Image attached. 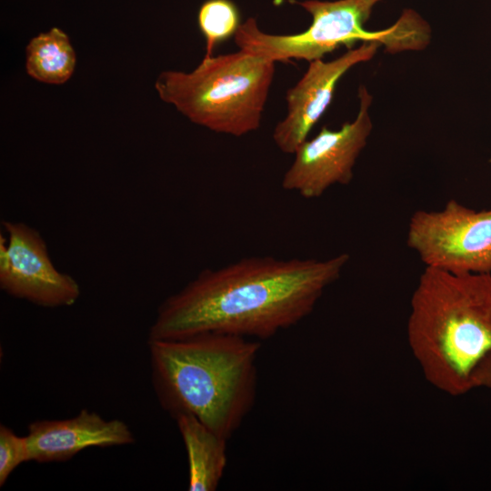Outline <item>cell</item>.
I'll list each match as a JSON object with an SVG mask.
<instances>
[{
    "mask_svg": "<svg viewBox=\"0 0 491 491\" xmlns=\"http://www.w3.org/2000/svg\"><path fill=\"white\" fill-rule=\"evenodd\" d=\"M349 260L264 256L204 269L159 306L148 340L207 332L267 339L308 316Z\"/></svg>",
    "mask_w": 491,
    "mask_h": 491,
    "instance_id": "cell-1",
    "label": "cell"
},
{
    "mask_svg": "<svg viewBox=\"0 0 491 491\" xmlns=\"http://www.w3.org/2000/svg\"><path fill=\"white\" fill-rule=\"evenodd\" d=\"M490 162H491V159H490Z\"/></svg>",
    "mask_w": 491,
    "mask_h": 491,
    "instance_id": "cell-17",
    "label": "cell"
},
{
    "mask_svg": "<svg viewBox=\"0 0 491 491\" xmlns=\"http://www.w3.org/2000/svg\"><path fill=\"white\" fill-rule=\"evenodd\" d=\"M197 22L205 40V57L212 56L216 45L235 35L241 25L239 11L231 0L205 1Z\"/></svg>",
    "mask_w": 491,
    "mask_h": 491,
    "instance_id": "cell-13",
    "label": "cell"
},
{
    "mask_svg": "<svg viewBox=\"0 0 491 491\" xmlns=\"http://www.w3.org/2000/svg\"><path fill=\"white\" fill-rule=\"evenodd\" d=\"M275 64L239 49L204 57L191 72L163 71L155 88L162 101L174 105L191 122L239 137L261 125Z\"/></svg>",
    "mask_w": 491,
    "mask_h": 491,
    "instance_id": "cell-4",
    "label": "cell"
},
{
    "mask_svg": "<svg viewBox=\"0 0 491 491\" xmlns=\"http://www.w3.org/2000/svg\"><path fill=\"white\" fill-rule=\"evenodd\" d=\"M359 110L352 122L338 130L323 126L294 153L295 158L284 174L282 188L306 199L320 197L335 185H348L356 162L372 131L369 108L372 96L364 85L358 89Z\"/></svg>",
    "mask_w": 491,
    "mask_h": 491,
    "instance_id": "cell-7",
    "label": "cell"
},
{
    "mask_svg": "<svg viewBox=\"0 0 491 491\" xmlns=\"http://www.w3.org/2000/svg\"><path fill=\"white\" fill-rule=\"evenodd\" d=\"M379 45L366 42L334 60L309 62L304 75L286 91V116L272 134L281 152L294 155L331 104L338 81L354 65L372 59Z\"/></svg>",
    "mask_w": 491,
    "mask_h": 491,
    "instance_id": "cell-9",
    "label": "cell"
},
{
    "mask_svg": "<svg viewBox=\"0 0 491 491\" xmlns=\"http://www.w3.org/2000/svg\"><path fill=\"white\" fill-rule=\"evenodd\" d=\"M188 459V490H216L226 466V441L196 417L182 414L175 418Z\"/></svg>",
    "mask_w": 491,
    "mask_h": 491,
    "instance_id": "cell-11",
    "label": "cell"
},
{
    "mask_svg": "<svg viewBox=\"0 0 491 491\" xmlns=\"http://www.w3.org/2000/svg\"><path fill=\"white\" fill-rule=\"evenodd\" d=\"M29 461L26 436H19L5 425L0 426V486L22 463Z\"/></svg>",
    "mask_w": 491,
    "mask_h": 491,
    "instance_id": "cell-14",
    "label": "cell"
},
{
    "mask_svg": "<svg viewBox=\"0 0 491 491\" xmlns=\"http://www.w3.org/2000/svg\"><path fill=\"white\" fill-rule=\"evenodd\" d=\"M7 240L0 236V287L9 296L43 307L74 305L77 281L52 263L41 234L22 223L3 221Z\"/></svg>",
    "mask_w": 491,
    "mask_h": 491,
    "instance_id": "cell-8",
    "label": "cell"
},
{
    "mask_svg": "<svg viewBox=\"0 0 491 491\" xmlns=\"http://www.w3.org/2000/svg\"><path fill=\"white\" fill-rule=\"evenodd\" d=\"M406 245L426 267L454 274L491 273V208L475 210L454 199L410 217Z\"/></svg>",
    "mask_w": 491,
    "mask_h": 491,
    "instance_id": "cell-6",
    "label": "cell"
},
{
    "mask_svg": "<svg viewBox=\"0 0 491 491\" xmlns=\"http://www.w3.org/2000/svg\"><path fill=\"white\" fill-rule=\"evenodd\" d=\"M362 4L366 6V9L369 11L372 10L373 5L378 2L379 0H360Z\"/></svg>",
    "mask_w": 491,
    "mask_h": 491,
    "instance_id": "cell-16",
    "label": "cell"
},
{
    "mask_svg": "<svg viewBox=\"0 0 491 491\" xmlns=\"http://www.w3.org/2000/svg\"><path fill=\"white\" fill-rule=\"evenodd\" d=\"M29 461L63 462L88 447L130 445L135 437L122 420H106L99 414L82 409L74 417L38 420L28 426Z\"/></svg>",
    "mask_w": 491,
    "mask_h": 491,
    "instance_id": "cell-10",
    "label": "cell"
},
{
    "mask_svg": "<svg viewBox=\"0 0 491 491\" xmlns=\"http://www.w3.org/2000/svg\"><path fill=\"white\" fill-rule=\"evenodd\" d=\"M75 52L68 35L57 27L33 37L25 47V70L34 79L61 85L72 76Z\"/></svg>",
    "mask_w": 491,
    "mask_h": 491,
    "instance_id": "cell-12",
    "label": "cell"
},
{
    "mask_svg": "<svg viewBox=\"0 0 491 491\" xmlns=\"http://www.w3.org/2000/svg\"><path fill=\"white\" fill-rule=\"evenodd\" d=\"M311 15L309 27L296 35H271L263 32L255 18L241 24L235 43L244 49L275 63L292 59L311 62L340 45L352 47L358 41L376 42L395 54L420 50L430 40L428 24L415 11L405 10L390 27L368 31L364 27L371 11L360 0L319 1L297 3Z\"/></svg>",
    "mask_w": 491,
    "mask_h": 491,
    "instance_id": "cell-5",
    "label": "cell"
},
{
    "mask_svg": "<svg viewBox=\"0 0 491 491\" xmlns=\"http://www.w3.org/2000/svg\"><path fill=\"white\" fill-rule=\"evenodd\" d=\"M151 380L172 417L189 414L229 439L253 408L260 343L215 332L147 340Z\"/></svg>",
    "mask_w": 491,
    "mask_h": 491,
    "instance_id": "cell-2",
    "label": "cell"
},
{
    "mask_svg": "<svg viewBox=\"0 0 491 491\" xmlns=\"http://www.w3.org/2000/svg\"><path fill=\"white\" fill-rule=\"evenodd\" d=\"M407 341L425 378L461 396L491 353V273L425 267L410 299Z\"/></svg>",
    "mask_w": 491,
    "mask_h": 491,
    "instance_id": "cell-3",
    "label": "cell"
},
{
    "mask_svg": "<svg viewBox=\"0 0 491 491\" xmlns=\"http://www.w3.org/2000/svg\"><path fill=\"white\" fill-rule=\"evenodd\" d=\"M474 388L487 387L491 389V353L476 370L473 379Z\"/></svg>",
    "mask_w": 491,
    "mask_h": 491,
    "instance_id": "cell-15",
    "label": "cell"
}]
</instances>
